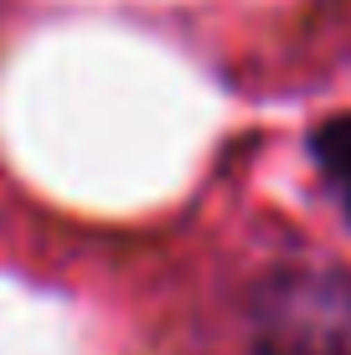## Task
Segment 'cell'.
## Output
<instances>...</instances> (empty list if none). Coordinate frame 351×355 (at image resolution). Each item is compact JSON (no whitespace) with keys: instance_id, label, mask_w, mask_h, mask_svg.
Segmentation results:
<instances>
[{"instance_id":"cell-1","label":"cell","mask_w":351,"mask_h":355,"mask_svg":"<svg viewBox=\"0 0 351 355\" xmlns=\"http://www.w3.org/2000/svg\"><path fill=\"white\" fill-rule=\"evenodd\" d=\"M253 355H351V268L279 263L248 293Z\"/></svg>"},{"instance_id":"cell-2","label":"cell","mask_w":351,"mask_h":355,"mask_svg":"<svg viewBox=\"0 0 351 355\" xmlns=\"http://www.w3.org/2000/svg\"><path fill=\"white\" fill-rule=\"evenodd\" d=\"M310 165H316L325 196L336 201L341 222L351 227V114H331L310 129Z\"/></svg>"}]
</instances>
